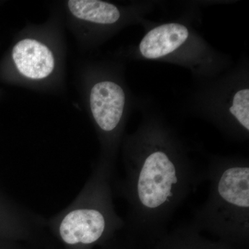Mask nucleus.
I'll return each instance as SVG.
<instances>
[{"mask_svg": "<svg viewBox=\"0 0 249 249\" xmlns=\"http://www.w3.org/2000/svg\"><path fill=\"white\" fill-rule=\"evenodd\" d=\"M204 214L213 231L227 240L248 236L249 168L232 165L213 174L212 191Z\"/></svg>", "mask_w": 249, "mask_h": 249, "instance_id": "3", "label": "nucleus"}, {"mask_svg": "<svg viewBox=\"0 0 249 249\" xmlns=\"http://www.w3.org/2000/svg\"><path fill=\"white\" fill-rule=\"evenodd\" d=\"M13 227V219L6 208L0 203V235L4 233Z\"/></svg>", "mask_w": 249, "mask_h": 249, "instance_id": "10", "label": "nucleus"}, {"mask_svg": "<svg viewBox=\"0 0 249 249\" xmlns=\"http://www.w3.org/2000/svg\"><path fill=\"white\" fill-rule=\"evenodd\" d=\"M157 249H228L217 244L211 243L199 235H178L163 241Z\"/></svg>", "mask_w": 249, "mask_h": 249, "instance_id": "8", "label": "nucleus"}, {"mask_svg": "<svg viewBox=\"0 0 249 249\" xmlns=\"http://www.w3.org/2000/svg\"><path fill=\"white\" fill-rule=\"evenodd\" d=\"M231 113L241 125L249 130V90H240L235 93L230 107Z\"/></svg>", "mask_w": 249, "mask_h": 249, "instance_id": "9", "label": "nucleus"}, {"mask_svg": "<svg viewBox=\"0 0 249 249\" xmlns=\"http://www.w3.org/2000/svg\"><path fill=\"white\" fill-rule=\"evenodd\" d=\"M82 82L83 91L90 114L98 129L106 134L115 132L120 125L125 106V94L120 85L113 80Z\"/></svg>", "mask_w": 249, "mask_h": 249, "instance_id": "4", "label": "nucleus"}, {"mask_svg": "<svg viewBox=\"0 0 249 249\" xmlns=\"http://www.w3.org/2000/svg\"><path fill=\"white\" fill-rule=\"evenodd\" d=\"M1 90L0 89V97H1Z\"/></svg>", "mask_w": 249, "mask_h": 249, "instance_id": "11", "label": "nucleus"}, {"mask_svg": "<svg viewBox=\"0 0 249 249\" xmlns=\"http://www.w3.org/2000/svg\"><path fill=\"white\" fill-rule=\"evenodd\" d=\"M62 4L65 24L80 45L93 28L114 25L121 18L116 5L101 0H67Z\"/></svg>", "mask_w": 249, "mask_h": 249, "instance_id": "5", "label": "nucleus"}, {"mask_svg": "<svg viewBox=\"0 0 249 249\" xmlns=\"http://www.w3.org/2000/svg\"><path fill=\"white\" fill-rule=\"evenodd\" d=\"M189 173L161 150L131 169V196L140 217L151 222L168 213L189 189Z\"/></svg>", "mask_w": 249, "mask_h": 249, "instance_id": "2", "label": "nucleus"}, {"mask_svg": "<svg viewBox=\"0 0 249 249\" xmlns=\"http://www.w3.org/2000/svg\"><path fill=\"white\" fill-rule=\"evenodd\" d=\"M108 225L107 214L101 208H77L62 217L58 226L59 235L67 245H89L102 238Z\"/></svg>", "mask_w": 249, "mask_h": 249, "instance_id": "6", "label": "nucleus"}, {"mask_svg": "<svg viewBox=\"0 0 249 249\" xmlns=\"http://www.w3.org/2000/svg\"><path fill=\"white\" fill-rule=\"evenodd\" d=\"M63 13L28 24L15 37L0 61V81L40 92L62 91L66 77Z\"/></svg>", "mask_w": 249, "mask_h": 249, "instance_id": "1", "label": "nucleus"}, {"mask_svg": "<svg viewBox=\"0 0 249 249\" xmlns=\"http://www.w3.org/2000/svg\"><path fill=\"white\" fill-rule=\"evenodd\" d=\"M188 34V29L182 24H163L147 33L141 42L139 49L145 58H161L181 47Z\"/></svg>", "mask_w": 249, "mask_h": 249, "instance_id": "7", "label": "nucleus"}]
</instances>
